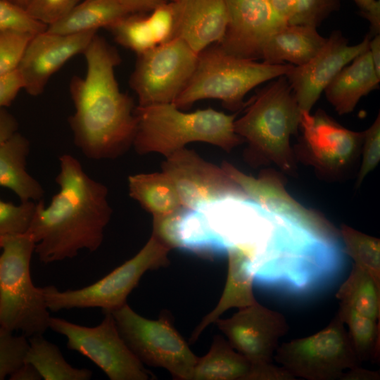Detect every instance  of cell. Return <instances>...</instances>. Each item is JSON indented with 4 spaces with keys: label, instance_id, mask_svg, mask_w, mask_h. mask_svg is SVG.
I'll return each instance as SVG.
<instances>
[{
    "label": "cell",
    "instance_id": "obj_13",
    "mask_svg": "<svg viewBox=\"0 0 380 380\" xmlns=\"http://www.w3.org/2000/svg\"><path fill=\"white\" fill-rule=\"evenodd\" d=\"M215 323L232 347L258 369L272 363L279 340L289 329L282 314L258 302Z\"/></svg>",
    "mask_w": 380,
    "mask_h": 380
},
{
    "label": "cell",
    "instance_id": "obj_46",
    "mask_svg": "<svg viewBox=\"0 0 380 380\" xmlns=\"http://www.w3.org/2000/svg\"><path fill=\"white\" fill-rule=\"evenodd\" d=\"M11 380H40L42 377L33 365L25 362L19 369L12 374Z\"/></svg>",
    "mask_w": 380,
    "mask_h": 380
},
{
    "label": "cell",
    "instance_id": "obj_30",
    "mask_svg": "<svg viewBox=\"0 0 380 380\" xmlns=\"http://www.w3.org/2000/svg\"><path fill=\"white\" fill-rule=\"evenodd\" d=\"M344 252L380 284V241L353 228L342 224L339 231Z\"/></svg>",
    "mask_w": 380,
    "mask_h": 380
},
{
    "label": "cell",
    "instance_id": "obj_24",
    "mask_svg": "<svg viewBox=\"0 0 380 380\" xmlns=\"http://www.w3.org/2000/svg\"><path fill=\"white\" fill-rule=\"evenodd\" d=\"M191 379L262 380L260 372L220 335L214 336L208 353L198 357Z\"/></svg>",
    "mask_w": 380,
    "mask_h": 380
},
{
    "label": "cell",
    "instance_id": "obj_25",
    "mask_svg": "<svg viewBox=\"0 0 380 380\" xmlns=\"http://www.w3.org/2000/svg\"><path fill=\"white\" fill-rule=\"evenodd\" d=\"M128 14L120 0H82L64 18L48 26L46 31L63 34L97 32Z\"/></svg>",
    "mask_w": 380,
    "mask_h": 380
},
{
    "label": "cell",
    "instance_id": "obj_48",
    "mask_svg": "<svg viewBox=\"0 0 380 380\" xmlns=\"http://www.w3.org/2000/svg\"><path fill=\"white\" fill-rule=\"evenodd\" d=\"M9 1L25 8L30 0H9Z\"/></svg>",
    "mask_w": 380,
    "mask_h": 380
},
{
    "label": "cell",
    "instance_id": "obj_11",
    "mask_svg": "<svg viewBox=\"0 0 380 380\" xmlns=\"http://www.w3.org/2000/svg\"><path fill=\"white\" fill-rule=\"evenodd\" d=\"M198 56L179 38L137 55L129 85L138 106L173 103L192 76Z\"/></svg>",
    "mask_w": 380,
    "mask_h": 380
},
{
    "label": "cell",
    "instance_id": "obj_15",
    "mask_svg": "<svg viewBox=\"0 0 380 380\" xmlns=\"http://www.w3.org/2000/svg\"><path fill=\"white\" fill-rule=\"evenodd\" d=\"M367 34L357 44L348 45L340 30H334L322 48L308 62L294 66L285 76L302 111L310 112L334 77L361 53L369 49Z\"/></svg>",
    "mask_w": 380,
    "mask_h": 380
},
{
    "label": "cell",
    "instance_id": "obj_51",
    "mask_svg": "<svg viewBox=\"0 0 380 380\" xmlns=\"http://www.w3.org/2000/svg\"><path fill=\"white\" fill-rule=\"evenodd\" d=\"M0 252H1V247H0Z\"/></svg>",
    "mask_w": 380,
    "mask_h": 380
},
{
    "label": "cell",
    "instance_id": "obj_3",
    "mask_svg": "<svg viewBox=\"0 0 380 380\" xmlns=\"http://www.w3.org/2000/svg\"><path fill=\"white\" fill-rule=\"evenodd\" d=\"M300 112L285 75L260 89L234 121L236 133L248 144L246 160L253 165L273 163L293 175L296 163L290 139L298 132Z\"/></svg>",
    "mask_w": 380,
    "mask_h": 380
},
{
    "label": "cell",
    "instance_id": "obj_33",
    "mask_svg": "<svg viewBox=\"0 0 380 380\" xmlns=\"http://www.w3.org/2000/svg\"><path fill=\"white\" fill-rule=\"evenodd\" d=\"M35 209L36 202H21L17 205L0 198V238L27 232Z\"/></svg>",
    "mask_w": 380,
    "mask_h": 380
},
{
    "label": "cell",
    "instance_id": "obj_34",
    "mask_svg": "<svg viewBox=\"0 0 380 380\" xmlns=\"http://www.w3.org/2000/svg\"><path fill=\"white\" fill-rule=\"evenodd\" d=\"M48 26L32 18L25 8L9 0H0V32L14 31L32 35Z\"/></svg>",
    "mask_w": 380,
    "mask_h": 380
},
{
    "label": "cell",
    "instance_id": "obj_37",
    "mask_svg": "<svg viewBox=\"0 0 380 380\" xmlns=\"http://www.w3.org/2000/svg\"><path fill=\"white\" fill-rule=\"evenodd\" d=\"M150 12L148 15L158 44H163L175 39L177 2L167 1Z\"/></svg>",
    "mask_w": 380,
    "mask_h": 380
},
{
    "label": "cell",
    "instance_id": "obj_47",
    "mask_svg": "<svg viewBox=\"0 0 380 380\" xmlns=\"http://www.w3.org/2000/svg\"><path fill=\"white\" fill-rule=\"evenodd\" d=\"M369 52L370 53L375 71L380 77V37L376 34L369 40Z\"/></svg>",
    "mask_w": 380,
    "mask_h": 380
},
{
    "label": "cell",
    "instance_id": "obj_39",
    "mask_svg": "<svg viewBox=\"0 0 380 380\" xmlns=\"http://www.w3.org/2000/svg\"><path fill=\"white\" fill-rule=\"evenodd\" d=\"M364 139L362 145V164L357 175V184L359 186L365 177L378 165L380 159V116H378L372 125L364 131Z\"/></svg>",
    "mask_w": 380,
    "mask_h": 380
},
{
    "label": "cell",
    "instance_id": "obj_43",
    "mask_svg": "<svg viewBox=\"0 0 380 380\" xmlns=\"http://www.w3.org/2000/svg\"><path fill=\"white\" fill-rule=\"evenodd\" d=\"M128 13H145L167 1V0H120Z\"/></svg>",
    "mask_w": 380,
    "mask_h": 380
},
{
    "label": "cell",
    "instance_id": "obj_16",
    "mask_svg": "<svg viewBox=\"0 0 380 380\" xmlns=\"http://www.w3.org/2000/svg\"><path fill=\"white\" fill-rule=\"evenodd\" d=\"M228 23L217 44L234 56L262 59L264 46L270 36L287 24L264 0H225Z\"/></svg>",
    "mask_w": 380,
    "mask_h": 380
},
{
    "label": "cell",
    "instance_id": "obj_42",
    "mask_svg": "<svg viewBox=\"0 0 380 380\" xmlns=\"http://www.w3.org/2000/svg\"><path fill=\"white\" fill-rule=\"evenodd\" d=\"M18 129L15 118L5 108H0V146L18 132Z\"/></svg>",
    "mask_w": 380,
    "mask_h": 380
},
{
    "label": "cell",
    "instance_id": "obj_8",
    "mask_svg": "<svg viewBox=\"0 0 380 380\" xmlns=\"http://www.w3.org/2000/svg\"><path fill=\"white\" fill-rule=\"evenodd\" d=\"M110 312L121 337L143 365L164 368L175 379H191L198 357L175 329L168 311L150 319L126 303Z\"/></svg>",
    "mask_w": 380,
    "mask_h": 380
},
{
    "label": "cell",
    "instance_id": "obj_23",
    "mask_svg": "<svg viewBox=\"0 0 380 380\" xmlns=\"http://www.w3.org/2000/svg\"><path fill=\"white\" fill-rule=\"evenodd\" d=\"M29 152L30 142L19 132L0 146V186L11 190L21 202H37L44 191L26 170Z\"/></svg>",
    "mask_w": 380,
    "mask_h": 380
},
{
    "label": "cell",
    "instance_id": "obj_49",
    "mask_svg": "<svg viewBox=\"0 0 380 380\" xmlns=\"http://www.w3.org/2000/svg\"><path fill=\"white\" fill-rule=\"evenodd\" d=\"M169 1H182V0H169Z\"/></svg>",
    "mask_w": 380,
    "mask_h": 380
},
{
    "label": "cell",
    "instance_id": "obj_31",
    "mask_svg": "<svg viewBox=\"0 0 380 380\" xmlns=\"http://www.w3.org/2000/svg\"><path fill=\"white\" fill-rule=\"evenodd\" d=\"M115 41L137 56L158 46L148 15L130 13L107 28Z\"/></svg>",
    "mask_w": 380,
    "mask_h": 380
},
{
    "label": "cell",
    "instance_id": "obj_36",
    "mask_svg": "<svg viewBox=\"0 0 380 380\" xmlns=\"http://www.w3.org/2000/svg\"><path fill=\"white\" fill-rule=\"evenodd\" d=\"M339 7V0H297L296 11L288 24L317 28Z\"/></svg>",
    "mask_w": 380,
    "mask_h": 380
},
{
    "label": "cell",
    "instance_id": "obj_10",
    "mask_svg": "<svg viewBox=\"0 0 380 380\" xmlns=\"http://www.w3.org/2000/svg\"><path fill=\"white\" fill-rule=\"evenodd\" d=\"M103 314L104 318L95 327L51 317L49 329L64 336L70 350L89 358L110 380H147L152 377L121 337L111 312L103 311Z\"/></svg>",
    "mask_w": 380,
    "mask_h": 380
},
{
    "label": "cell",
    "instance_id": "obj_41",
    "mask_svg": "<svg viewBox=\"0 0 380 380\" xmlns=\"http://www.w3.org/2000/svg\"><path fill=\"white\" fill-rule=\"evenodd\" d=\"M360 10V14L370 23L369 34H379L380 3L377 0H354Z\"/></svg>",
    "mask_w": 380,
    "mask_h": 380
},
{
    "label": "cell",
    "instance_id": "obj_35",
    "mask_svg": "<svg viewBox=\"0 0 380 380\" xmlns=\"http://www.w3.org/2000/svg\"><path fill=\"white\" fill-rule=\"evenodd\" d=\"M32 34L14 32H0V77L18 69Z\"/></svg>",
    "mask_w": 380,
    "mask_h": 380
},
{
    "label": "cell",
    "instance_id": "obj_21",
    "mask_svg": "<svg viewBox=\"0 0 380 380\" xmlns=\"http://www.w3.org/2000/svg\"><path fill=\"white\" fill-rule=\"evenodd\" d=\"M377 75L369 49L345 66L324 90L339 115L352 112L362 96L379 88Z\"/></svg>",
    "mask_w": 380,
    "mask_h": 380
},
{
    "label": "cell",
    "instance_id": "obj_2",
    "mask_svg": "<svg viewBox=\"0 0 380 380\" xmlns=\"http://www.w3.org/2000/svg\"><path fill=\"white\" fill-rule=\"evenodd\" d=\"M59 161V191L48 206L42 200L36 202L27 231L44 264L72 258L83 249L96 251L112 215L107 187L91 178L72 155L63 154Z\"/></svg>",
    "mask_w": 380,
    "mask_h": 380
},
{
    "label": "cell",
    "instance_id": "obj_50",
    "mask_svg": "<svg viewBox=\"0 0 380 380\" xmlns=\"http://www.w3.org/2000/svg\"><path fill=\"white\" fill-rule=\"evenodd\" d=\"M264 1H268V2L270 1V0H264Z\"/></svg>",
    "mask_w": 380,
    "mask_h": 380
},
{
    "label": "cell",
    "instance_id": "obj_22",
    "mask_svg": "<svg viewBox=\"0 0 380 380\" xmlns=\"http://www.w3.org/2000/svg\"><path fill=\"white\" fill-rule=\"evenodd\" d=\"M326 41L327 38L321 36L316 27L287 23L268 39L262 59L269 64L287 61L300 66L314 57Z\"/></svg>",
    "mask_w": 380,
    "mask_h": 380
},
{
    "label": "cell",
    "instance_id": "obj_7",
    "mask_svg": "<svg viewBox=\"0 0 380 380\" xmlns=\"http://www.w3.org/2000/svg\"><path fill=\"white\" fill-rule=\"evenodd\" d=\"M171 250L153 235L132 258L91 285L78 289L43 287L49 310L101 308L111 312L127 303V298L144 274L169 265Z\"/></svg>",
    "mask_w": 380,
    "mask_h": 380
},
{
    "label": "cell",
    "instance_id": "obj_9",
    "mask_svg": "<svg viewBox=\"0 0 380 380\" xmlns=\"http://www.w3.org/2000/svg\"><path fill=\"white\" fill-rule=\"evenodd\" d=\"M274 360L293 378L308 380L341 379L360 364L338 313L317 333L279 345Z\"/></svg>",
    "mask_w": 380,
    "mask_h": 380
},
{
    "label": "cell",
    "instance_id": "obj_38",
    "mask_svg": "<svg viewBox=\"0 0 380 380\" xmlns=\"http://www.w3.org/2000/svg\"><path fill=\"white\" fill-rule=\"evenodd\" d=\"M82 0H30L25 7L35 20L49 26L61 20Z\"/></svg>",
    "mask_w": 380,
    "mask_h": 380
},
{
    "label": "cell",
    "instance_id": "obj_4",
    "mask_svg": "<svg viewBox=\"0 0 380 380\" xmlns=\"http://www.w3.org/2000/svg\"><path fill=\"white\" fill-rule=\"evenodd\" d=\"M137 120L133 146L137 153H158L166 157L200 141L229 152L244 142L234 130L238 113L228 115L213 108L186 113L172 103L136 106Z\"/></svg>",
    "mask_w": 380,
    "mask_h": 380
},
{
    "label": "cell",
    "instance_id": "obj_44",
    "mask_svg": "<svg viewBox=\"0 0 380 380\" xmlns=\"http://www.w3.org/2000/svg\"><path fill=\"white\" fill-rule=\"evenodd\" d=\"M274 11L287 23L293 15L297 0H270Z\"/></svg>",
    "mask_w": 380,
    "mask_h": 380
},
{
    "label": "cell",
    "instance_id": "obj_6",
    "mask_svg": "<svg viewBox=\"0 0 380 380\" xmlns=\"http://www.w3.org/2000/svg\"><path fill=\"white\" fill-rule=\"evenodd\" d=\"M0 325L27 338L49 329L43 287L34 285L30 262L35 242L27 232L0 238Z\"/></svg>",
    "mask_w": 380,
    "mask_h": 380
},
{
    "label": "cell",
    "instance_id": "obj_20",
    "mask_svg": "<svg viewBox=\"0 0 380 380\" xmlns=\"http://www.w3.org/2000/svg\"><path fill=\"white\" fill-rule=\"evenodd\" d=\"M228 270L222 294L215 308L203 317L194 330L190 341L195 342L203 331L227 310L250 306L257 302L253 293L254 276L249 253L243 248L233 247L227 251Z\"/></svg>",
    "mask_w": 380,
    "mask_h": 380
},
{
    "label": "cell",
    "instance_id": "obj_27",
    "mask_svg": "<svg viewBox=\"0 0 380 380\" xmlns=\"http://www.w3.org/2000/svg\"><path fill=\"white\" fill-rule=\"evenodd\" d=\"M29 347L25 362L31 364L44 380H89L92 372L70 365L58 346L43 334L28 338Z\"/></svg>",
    "mask_w": 380,
    "mask_h": 380
},
{
    "label": "cell",
    "instance_id": "obj_19",
    "mask_svg": "<svg viewBox=\"0 0 380 380\" xmlns=\"http://www.w3.org/2000/svg\"><path fill=\"white\" fill-rule=\"evenodd\" d=\"M178 5L175 38L199 53L219 44L228 23L225 0H182Z\"/></svg>",
    "mask_w": 380,
    "mask_h": 380
},
{
    "label": "cell",
    "instance_id": "obj_26",
    "mask_svg": "<svg viewBox=\"0 0 380 380\" xmlns=\"http://www.w3.org/2000/svg\"><path fill=\"white\" fill-rule=\"evenodd\" d=\"M128 189L129 196L153 216L182 207L173 183L163 171L129 176Z\"/></svg>",
    "mask_w": 380,
    "mask_h": 380
},
{
    "label": "cell",
    "instance_id": "obj_29",
    "mask_svg": "<svg viewBox=\"0 0 380 380\" xmlns=\"http://www.w3.org/2000/svg\"><path fill=\"white\" fill-rule=\"evenodd\" d=\"M337 313L348 328L349 338L360 363L376 362L380 350L379 321L340 304Z\"/></svg>",
    "mask_w": 380,
    "mask_h": 380
},
{
    "label": "cell",
    "instance_id": "obj_12",
    "mask_svg": "<svg viewBox=\"0 0 380 380\" xmlns=\"http://www.w3.org/2000/svg\"><path fill=\"white\" fill-rule=\"evenodd\" d=\"M299 128L303 135L294 153L323 177L341 176L361 152L365 132L343 127L322 109L314 115L301 110Z\"/></svg>",
    "mask_w": 380,
    "mask_h": 380
},
{
    "label": "cell",
    "instance_id": "obj_17",
    "mask_svg": "<svg viewBox=\"0 0 380 380\" xmlns=\"http://www.w3.org/2000/svg\"><path fill=\"white\" fill-rule=\"evenodd\" d=\"M222 168L247 197L323 236L340 239V232L319 213L296 201L285 189L282 176L272 169L262 170L258 177L247 175L224 161Z\"/></svg>",
    "mask_w": 380,
    "mask_h": 380
},
{
    "label": "cell",
    "instance_id": "obj_5",
    "mask_svg": "<svg viewBox=\"0 0 380 380\" xmlns=\"http://www.w3.org/2000/svg\"><path fill=\"white\" fill-rule=\"evenodd\" d=\"M295 65L269 64L239 58L213 44L198 53L196 65L186 86L172 103L179 109L203 99H218L231 110L247 105L246 94L258 85L286 75Z\"/></svg>",
    "mask_w": 380,
    "mask_h": 380
},
{
    "label": "cell",
    "instance_id": "obj_1",
    "mask_svg": "<svg viewBox=\"0 0 380 380\" xmlns=\"http://www.w3.org/2000/svg\"><path fill=\"white\" fill-rule=\"evenodd\" d=\"M83 54L86 75L70 83L75 112L68 123L74 143L88 158L114 159L133 145L136 107L116 80L115 68L120 63L116 49L96 33Z\"/></svg>",
    "mask_w": 380,
    "mask_h": 380
},
{
    "label": "cell",
    "instance_id": "obj_32",
    "mask_svg": "<svg viewBox=\"0 0 380 380\" xmlns=\"http://www.w3.org/2000/svg\"><path fill=\"white\" fill-rule=\"evenodd\" d=\"M28 347V338L0 325V380L10 377L25 363Z\"/></svg>",
    "mask_w": 380,
    "mask_h": 380
},
{
    "label": "cell",
    "instance_id": "obj_18",
    "mask_svg": "<svg viewBox=\"0 0 380 380\" xmlns=\"http://www.w3.org/2000/svg\"><path fill=\"white\" fill-rule=\"evenodd\" d=\"M97 32L63 34L44 31L32 36L18 68L23 89L41 94L50 77L66 62L83 53Z\"/></svg>",
    "mask_w": 380,
    "mask_h": 380
},
{
    "label": "cell",
    "instance_id": "obj_14",
    "mask_svg": "<svg viewBox=\"0 0 380 380\" xmlns=\"http://www.w3.org/2000/svg\"><path fill=\"white\" fill-rule=\"evenodd\" d=\"M162 171L173 183L182 206L187 208L227 196H246L222 167L205 160L194 150L183 148L166 157Z\"/></svg>",
    "mask_w": 380,
    "mask_h": 380
},
{
    "label": "cell",
    "instance_id": "obj_28",
    "mask_svg": "<svg viewBox=\"0 0 380 380\" xmlns=\"http://www.w3.org/2000/svg\"><path fill=\"white\" fill-rule=\"evenodd\" d=\"M336 296L340 305L379 321L380 284L363 269L353 265Z\"/></svg>",
    "mask_w": 380,
    "mask_h": 380
},
{
    "label": "cell",
    "instance_id": "obj_40",
    "mask_svg": "<svg viewBox=\"0 0 380 380\" xmlns=\"http://www.w3.org/2000/svg\"><path fill=\"white\" fill-rule=\"evenodd\" d=\"M23 88V80L18 69L6 75L1 76L0 108L8 106Z\"/></svg>",
    "mask_w": 380,
    "mask_h": 380
},
{
    "label": "cell",
    "instance_id": "obj_45",
    "mask_svg": "<svg viewBox=\"0 0 380 380\" xmlns=\"http://www.w3.org/2000/svg\"><path fill=\"white\" fill-rule=\"evenodd\" d=\"M379 379V374L377 372L361 368L360 366L348 369L344 372L342 380H376Z\"/></svg>",
    "mask_w": 380,
    "mask_h": 380
}]
</instances>
